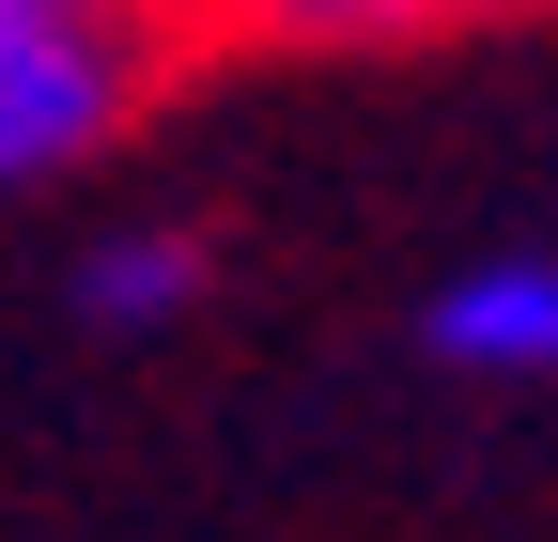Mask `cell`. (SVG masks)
<instances>
[{"label": "cell", "mask_w": 558, "mask_h": 542, "mask_svg": "<svg viewBox=\"0 0 558 542\" xmlns=\"http://www.w3.org/2000/svg\"><path fill=\"white\" fill-rule=\"evenodd\" d=\"M140 78V0H0V186L78 171Z\"/></svg>", "instance_id": "cell-1"}, {"label": "cell", "mask_w": 558, "mask_h": 542, "mask_svg": "<svg viewBox=\"0 0 558 542\" xmlns=\"http://www.w3.org/2000/svg\"><path fill=\"white\" fill-rule=\"evenodd\" d=\"M202 310V233H109L78 248V325H109V342H156V325Z\"/></svg>", "instance_id": "cell-3"}, {"label": "cell", "mask_w": 558, "mask_h": 542, "mask_svg": "<svg viewBox=\"0 0 558 542\" xmlns=\"http://www.w3.org/2000/svg\"><path fill=\"white\" fill-rule=\"evenodd\" d=\"M218 16L279 32V47H326V32H403V16H465V0H218Z\"/></svg>", "instance_id": "cell-4"}, {"label": "cell", "mask_w": 558, "mask_h": 542, "mask_svg": "<svg viewBox=\"0 0 558 542\" xmlns=\"http://www.w3.org/2000/svg\"><path fill=\"white\" fill-rule=\"evenodd\" d=\"M418 342H435L450 372H558V248H481L465 280H435V310H418Z\"/></svg>", "instance_id": "cell-2"}]
</instances>
